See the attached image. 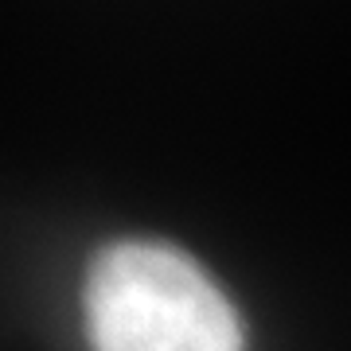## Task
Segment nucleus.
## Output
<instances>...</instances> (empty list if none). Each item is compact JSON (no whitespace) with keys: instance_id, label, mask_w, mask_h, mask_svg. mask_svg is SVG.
<instances>
[{"instance_id":"1","label":"nucleus","mask_w":351,"mask_h":351,"mask_svg":"<svg viewBox=\"0 0 351 351\" xmlns=\"http://www.w3.org/2000/svg\"><path fill=\"white\" fill-rule=\"evenodd\" d=\"M86 332L94 351H242L226 293L168 242L125 239L86 274Z\"/></svg>"}]
</instances>
